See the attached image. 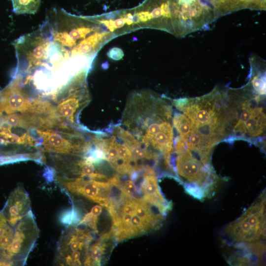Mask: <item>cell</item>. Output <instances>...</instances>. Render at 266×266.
I'll use <instances>...</instances> for the list:
<instances>
[{"mask_svg":"<svg viewBox=\"0 0 266 266\" xmlns=\"http://www.w3.org/2000/svg\"><path fill=\"white\" fill-rule=\"evenodd\" d=\"M100 16H78L54 9L41 25L49 40L48 64L61 67L74 57H93L113 37Z\"/></svg>","mask_w":266,"mask_h":266,"instance_id":"cell-1","label":"cell"},{"mask_svg":"<svg viewBox=\"0 0 266 266\" xmlns=\"http://www.w3.org/2000/svg\"><path fill=\"white\" fill-rule=\"evenodd\" d=\"M174 104L192 124L191 133L183 138L200 152L211 154L215 145L232 133L234 118L228 91L216 88L200 97L175 100Z\"/></svg>","mask_w":266,"mask_h":266,"instance_id":"cell-2","label":"cell"},{"mask_svg":"<svg viewBox=\"0 0 266 266\" xmlns=\"http://www.w3.org/2000/svg\"><path fill=\"white\" fill-rule=\"evenodd\" d=\"M175 155L172 169L176 173L187 193L199 200L208 197L217 182L211 162L195 154L180 137L173 141Z\"/></svg>","mask_w":266,"mask_h":266,"instance_id":"cell-3","label":"cell"},{"mask_svg":"<svg viewBox=\"0 0 266 266\" xmlns=\"http://www.w3.org/2000/svg\"><path fill=\"white\" fill-rule=\"evenodd\" d=\"M234 114L231 137L254 141L264 136L266 114L261 105L264 97L257 94L250 85L240 90H228Z\"/></svg>","mask_w":266,"mask_h":266,"instance_id":"cell-4","label":"cell"},{"mask_svg":"<svg viewBox=\"0 0 266 266\" xmlns=\"http://www.w3.org/2000/svg\"><path fill=\"white\" fill-rule=\"evenodd\" d=\"M265 190L256 201L224 229L225 234L236 243L252 242L266 237Z\"/></svg>","mask_w":266,"mask_h":266,"instance_id":"cell-5","label":"cell"},{"mask_svg":"<svg viewBox=\"0 0 266 266\" xmlns=\"http://www.w3.org/2000/svg\"><path fill=\"white\" fill-rule=\"evenodd\" d=\"M17 60V72H30L47 64L49 39L40 27L24 35L14 42Z\"/></svg>","mask_w":266,"mask_h":266,"instance_id":"cell-6","label":"cell"},{"mask_svg":"<svg viewBox=\"0 0 266 266\" xmlns=\"http://www.w3.org/2000/svg\"><path fill=\"white\" fill-rule=\"evenodd\" d=\"M179 8L178 36L183 37L206 27L219 17L215 0H176Z\"/></svg>","mask_w":266,"mask_h":266,"instance_id":"cell-7","label":"cell"},{"mask_svg":"<svg viewBox=\"0 0 266 266\" xmlns=\"http://www.w3.org/2000/svg\"><path fill=\"white\" fill-rule=\"evenodd\" d=\"M87 72L80 71L55 94L56 111L59 115L72 123L75 114L89 101V94L86 83Z\"/></svg>","mask_w":266,"mask_h":266,"instance_id":"cell-8","label":"cell"},{"mask_svg":"<svg viewBox=\"0 0 266 266\" xmlns=\"http://www.w3.org/2000/svg\"><path fill=\"white\" fill-rule=\"evenodd\" d=\"M22 76L17 74L10 83L0 91V112L7 114L28 111L31 108L30 101L22 87Z\"/></svg>","mask_w":266,"mask_h":266,"instance_id":"cell-9","label":"cell"},{"mask_svg":"<svg viewBox=\"0 0 266 266\" xmlns=\"http://www.w3.org/2000/svg\"><path fill=\"white\" fill-rule=\"evenodd\" d=\"M37 133L41 138L42 143L47 152L60 154H74L85 151L88 144L74 143L62 133L51 129H37Z\"/></svg>","mask_w":266,"mask_h":266,"instance_id":"cell-10","label":"cell"},{"mask_svg":"<svg viewBox=\"0 0 266 266\" xmlns=\"http://www.w3.org/2000/svg\"><path fill=\"white\" fill-rule=\"evenodd\" d=\"M30 210L29 195L22 186H19L10 194L2 211L9 223L14 225Z\"/></svg>","mask_w":266,"mask_h":266,"instance_id":"cell-11","label":"cell"},{"mask_svg":"<svg viewBox=\"0 0 266 266\" xmlns=\"http://www.w3.org/2000/svg\"><path fill=\"white\" fill-rule=\"evenodd\" d=\"M215 7L219 18L243 9H266V0H215Z\"/></svg>","mask_w":266,"mask_h":266,"instance_id":"cell-12","label":"cell"},{"mask_svg":"<svg viewBox=\"0 0 266 266\" xmlns=\"http://www.w3.org/2000/svg\"><path fill=\"white\" fill-rule=\"evenodd\" d=\"M141 189L145 195L143 199L144 200L153 201L166 200L161 193L155 174L144 175Z\"/></svg>","mask_w":266,"mask_h":266,"instance_id":"cell-13","label":"cell"},{"mask_svg":"<svg viewBox=\"0 0 266 266\" xmlns=\"http://www.w3.org/2000/svg\"><path fill=\"white\" fill-rule=\"evenodd\" d=\"M13 10L17 14H34L38 10L41 0H11Z\"/></svg>","mask_w":266,"mask_h":266,"instance_id":"cell-14","label":"cell"},{"mask_svg":"<svg viewBox=\"0 0 266 266\" xmlns=\"http://www.w3.org/2000/svg\"><path fill=\"white\" fill-rule=\"evenodd\" d=\"M172 124L182 138L186 137L191 133V123L183 113L174 114L172 118Z\"/></svg>","mask_w":266,"mask_h":266,"instance_id":"cell-15","label":"cell"},{"mask_svg":"<svg viewBox=\"0 0 266 266\" xmlns=\"http://www.w3.org/2000/svg\"><path fill=\"white\" fill-rule=\"evenodd\" d=\"M17 224L10 225L3 211L0 212V242L5 237L10 239L14 238L17 231Z\"/></svg>","mask_w":266,"mask_h":266,"instance_id":"cell-16","label":"cell"},{"mask_svg":"<svg viewBox=\"0 0 266 266\" xmlns=\"http://www.w3.org/2000/svg\"><path fill=\"white\" fill-rule=\"evenodd\" d=\"M104 244L101 245H100L99 244H95L92 246L90 249L91 253L89 256L92 261V265L100 264V261L104 253Z\"/></svg>","mask_w":266,"mask_h":266,"instance_id":"cell-17","label":"cell"},{"mask_svg":"<svg viewBox=\"0 0 266 266\" xmlns=\"http://www.w3.org/2000/svg\"><path fill=\"white\" fill-rule=\"evenodd\" d=\"M130 228L133 236L141 232H145L147 230L141 219L135 214L132 215L130 223Z\"/></svg>","mask_w":266,"mask_h":266,"instance_id":"cell-18","label":"cell"},{"mask_svg":"<svg viewBox=\"0 0 266 266\" xmlns=\"http://www.w3.org/2000/svg\"><path fill=\"white\" fill-rule=\"evenodd\" d=\"M5 124L10 127L24 128V123L21 115L11 113L4 116Z\"/></svg>","mask_w":266,"mask_h":266,"instance_id":"cell-19","label":"cell"},{"mask_svg":"<svg viewBox=\"0 0 266 266\" xmlns=\"http://www.w3.org/2000/svg\"><path fill=\"white\" fill-rule=\"evenodd\" d=\"M117 148L118 158L129 162L133 160L130 150L124 143L120 144L117 142Z\"/></svg>","mask_w":266,"mask_h":266,"instance_id":"cell-20","label":"cell"},{"mask_svg":"<svg viewBox=\"0 0 266 266\" xmlns=\"http://www.w3.org/2000/svg\"><path fill=\"white\" fill-rule=\"evenodd\" d=\"M122 190L127 197L132 198L136 194L137 188L133 181L127 180L122 186Z\"/></svg>","mask_w":266,"mask_h":266,"instance_id":"cell-21","label":"cell"},{"mask_svg":"<svg viewBox=\"0 0 266 266\" xmlns=\"http://www.w3.org/2000/svg\"><path fill=\"white\" fill-rule=\"evenodd\" d=\"M137 204L136 200H128L121 208L122 213L134 214Z\"/></svg>","mask_w":266,"mask_h":266,"instance_id":"cell-22","label":"cell"},{"mask_svg":"<svg viewBox=\"0 0 266 266\" xmlns=\"http://www.w3.org/2000/svg\"><path fill=\"white\" fill-rule=\"evenodd\" d=\"M122 214L121 221L123 225L122 228L129 227L133 215L130 214Z\"/></svg>","mask_w":266,"mask_h":266,"instance_id":"cell-23","label":"cell"},{"mask_svg":"<svg viewBox=\"0 0 266 266\" xmlns=\"http://www.w3.org/2000/svg\"><path fill=\"white\" fill-rule=\"evenodd\" d=\"M102 207L101 205H96L92 208L90 212L94 216H98L100 215Z\"/></svg>","mask_w":266,"mask_h":266,"instance_id":"cell-24","label":"cell"}]
</instances>
